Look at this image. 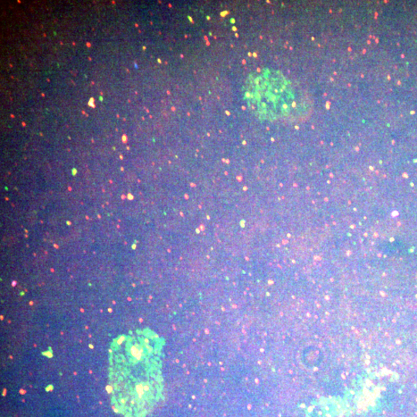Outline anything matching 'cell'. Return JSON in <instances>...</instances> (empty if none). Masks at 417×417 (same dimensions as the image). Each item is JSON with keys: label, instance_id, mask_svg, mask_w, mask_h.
I'll list each match as a JSON object with an SVG mask.
<instances>
[{"label": "cell", "instance_id": "1", "mask_svg": "<svg viewBox=\"0 0 417 417\" xmlns=\"http://www.w3.org/2000/svg\"><path fill=\"white\" fill-rule=\"evenodd\" d=\"M93 102H94V99L93 98H91L90 99V102H89V105L91 106V107H95V105H94Z\"/></svg>", "mask_w": 417, "mask_h": 417}]
</instances>
